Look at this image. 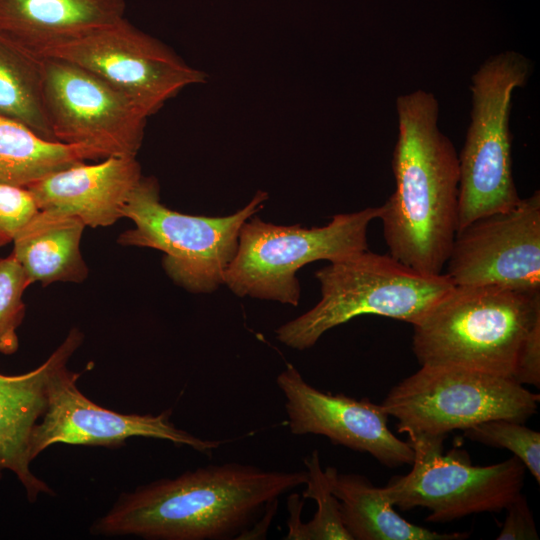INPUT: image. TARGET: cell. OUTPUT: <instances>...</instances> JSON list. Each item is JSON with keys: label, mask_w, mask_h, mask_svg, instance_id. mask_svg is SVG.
Returning <instances> with one entry per match:
<instances>
[{"label": "cell", "mask_w": 540, "mask_h": 540, "mask_svg": "<svg viewBox=\"0 0 540 540\" xmlns=\"http://www.w3.org/2000/svg\"><path fill=\"white\" fill-rule=\"evenodd\" d=\"M85 227L78 217L38 210L15 236L11 252L31 284L40 282L46 287L87 278L88 267L80 251Z\"/></svg>", "instance_id": "cell-18"}, {"label": "cell", "mask_w": 540, "mask_h": 540, "mask_svg": "<svg viewBox=\"0 0 540 540\" xmlns=\"http://www.w3.org/2000/svg\"><path fill=\"white\" fill-rule=\"evenodd\" d=\"M443 272L454 286L540 292V192L457 231Z\"/></svg>", "instance_id": "cell-12"}, {"label": "cell", "mask_w": 540, "mask_h": 540, "mask_svg": "<svg viewBox=\"0 0 540 540\" xmlns=\"http://www.w3.org/2000/svg\"><path fill=\"white\" fill-rule=\"evenodd\" d=\"M37 55L77 64L133 99L149 116L206 74L125 17Z\"/></svg>", "instance_id": "cell-11"}, {"label": "cell", "mask_w": 540, "mask_h": 540, "mask_svg": "<svg viewBox=\"0 0 540 540\" xmlns=\"http://www.w3.org/2000/svg\"><path fill=\"white\" fill-rule=\"evenodd\" d=\"M381 208L337 214L323 227L280 226L250 217L239 234L224 284L237 296L297 306V271L304 265L340 261L368 250L367 233Z\"/></svg>", "instance_id": "cell-6"}, {"label": "cell", "mask_w": 540, "mask_h": 540, "mask_svg": "<svg viewBox=\"0 0 540 540\" xmlns=\"http://www.w3.org/2000/svg\"><path fill=\"white\" fill-rule=\"evenodd\" d=\"M331 490L340 504L343 524L352 540H461L468 533H439L401 517L382 487L366 477L325 469Z\"/></svg>", "instance_id": "cell-19"}, {"label": "cell", "mask_w": 540, "mask_h": 540, "mask_svg": "<svg viewBox=\"0 0 540 540\" xmlns=\"http://www.w3.org/2000/svg\"><path fill=\"white\" fill-rule=\"evenodd\" d=\"M540 320V292L454 286L413 326L420 365L512 377L522 344Z\"/></svg>", "instance_id": "cell-3"}, {"label": "cell", "mask_w": 540, "mask_h": 540, "mask_svg": "<svg viewBox=\"0 0 540 540\" xmlns=\"http://www.w3.org/2000/svg\"><path fill=\"white\" fill-rule=\"evenodd\" d=\"M306 479V471L264 470L241 463L209 465L124 494L91 531L159 540L240 539L262 512L277 506L283 494Z\"/></svg>", "instance_id": "cell-1"}, {"label": "cell", "mask_w": 540, "mask_h": 540, "mask_svg": "<svg viewBox=\"0 0 540 540\" xmlns=\"http://www.w3.org/2000/svg\"><path fill=\"white\" fill-rule=\"evenodd\" d=\"M307 479L303 498H311L317 504V511L308 523L301 522L303 501L298 494L289 497L287 540H352L346 530L338 499L334 496L325 470H322L318 450L304 459Z\"/></svg>", "instance_id": "cell-22"}, {"label": "cell", "mask_w": 540, "mask_h": 540, "mask_svg": "<svg viewBox=\"0 0 540 540\" xmlns=\"http://www.w3.org/2000/svg\"><path fill=\"white\" fill-rule=\"evenodd\" d=\"M540 395L514 378L452 366L421 365L389 391L382 408L399 433L446 437L479 423L507 419L525 423Z\"/></svg>", "instance_id": "cell-8"}, {"label": "cell", "mask_w": 540, "mask_h": 540, "mask_svg": "<svg viewBox=\"0 0 540 540\" xmlns=\"http://www.w3.org/2000/svg\"><path fill=\"white\" fill-rule=\"evenodd\" d=\"M513 378L522 385L540 386V320L532 325L522 344Z\"/></svg>", "instance_id": "cell-27"}, {"label": "cell", "mask_w": 540, "mask_h": 540, "mask_svg": "<svg viewBox=\"0 0 540 540\" xmlns=\"http://www.w3.org/2000/svg\"><path fill=\"white\" fill-rule=\"evenodd\" d=\"M315 276L320 301L276 329V338L296 350L311 348L328 330L364 314L414 325L454 288L444 273L423 274L369 249L332 262Z\"/></svg>", "instance_id": "cell-4"}, {"label": "cell", "mask_w": 540, "mask_h": 540, "mask_svg": "<svg viewBox=\"0 0 540 540\" xmlns=\"http://www.w3.org/2000/svg\"><path fill=\"white\" fill-rule=\"evenodd\" d=\"M142 177L136 156H110L58 170L26 188L39 210L78 217L85 226L107 227L123 218V208Z\"/></svg>", "instance_id": "cell-15"}, {"label": "cell", "mask_w": 540, "mask_h": 540, "mask_svg": "<svg viewBox=\"0 0 540 540\" xmlns=\"http://www.w3.org/2000/svg\"><path fill=\"white\" fill-rule=\"evenodd\" d=\"M470 441L511 451L540 482V433L524 423L494 419L464 430Z\"/></svg>", "instance_id": "cell-23"}, {"label": "cell", "mask_w": 540, "mask_h": 540, "mask_svg": "<svg viewBox=\"0 0 540 540\" xmlns=\"http://www.w3.org/2000/svg\"><path fill=\"white\" fill-rule=\"evenodd\" d=\"M530 61L515 51L488 58L471 77V114L459 158L458 229L506 211L519 201L509 128L512 95L524 86Z\"/></svg>", "instance_id": "cell-5"}, {"label": "cell", "mask_w": 540, "mask_h": 540, "mask_svg": "<svg viewBox=\"0 0 540 540\" xmlns=\"http://www.w3.org/2000/svg\"><path fill=\"white\" fill-rule=\"evenodd\" d=\"M125 0H0V34L38 54L124 18Z\"/></svg>", "instance_id": "cell-17"}, {"label": "cell", "mask_w": 540, "mask_h": 540, "mask_svg": "<svg viewBox=\"0 0 540 540\" xmlns=\"http://www.w3.org/2000/svg\"><path fill=\"white\" fill-rule=\"evenodd\" d=\"M395 190L380 206L389 254L428 275L443 273L458 229L459 158L438 127L435 95L415 90L396 99Z\"/></svg>", "instance_id": "cell-2"}, {"label": "cell", "mask_w": 540, "mask_h": 540, "mask_svg": "<svg viewBox=\"0 0 540 540\" xmlns=\"http://www.w3.org/2000/svg\"><path fill=\"white\" fill-rule=\"evenodd\" d=\"M445 437L410 436L412 468L382 487L402 511L423 507L427 522L445 523L468 515L499 513L522 491L526 467L516 456L488 466L472 465L460 449L443 453Z\"/></svg>", "instance_id": "cell-9"}, {"label": "cell", "mask_w": 540, "mask_h": 540, "mask_svg": "<svg viewBox=\"0 0 540 540\" xmlns=\"http://www.w3.org/2000/svg\"><path fill=\"white\" fill-rule=\"evenodd\" d=\"M268 194L258 191L234 214L194 216L169 209L160 201L158 181L142 177L123 208L134 228L121 233L122 246L148 247L164 253L166 274L192 293H211L225 282L243 224L261 208Z\"/></svg>", "instance_id": "cell-7"}, {"label": "cell", "mask_w": 540, "mask_h": 540, "mask_svg": "<svg viewBox=\"0 0 540 540\" xmlns=\"http://www.w3.org/2000/svg\"><path fill=\"white\" fill-rule=\"evenodd\" d=\"M276 383L285 397L292 434L325 436L335 445L368 453L390 468L411 465L413 449L389 429V416L381 404L321 391L291 364L277 376Z\"/></svg>", "instance_id": "cell-14"}, {"label": "cell", "mask_w": 540, "mask_h": 540, "mask_svg": "<svg viewBox=\"0 0 540 540\" xmlns=\"http://www.w3.org/2000/svg\"><path fill=\"white\" fill-rule=\"evenodd\" d=\"M43 58L0 34V116L55 141L43 94Z\"/></svg>", "instance_id": "cell-21"}, {"label": "cell", "mask_w": 540, "mask_h": 540, "mask_svg": "<svg viewBox=\"0 0 540 540\" xmlns=\"http://www.w3.org/2000/svg\"><path fill=\"white\" fill-rule=\"evenodd\" d=\"M30 285L12 253L0 257V354H13L19 347L17 329L25 315L23 294Z\"/></svg>", "instance_id": "cell-24"}, {"label": "cell", "mask_w": 540, "mask_h": 540, "mask_svg": "<svg viewBox=\"0 0 540 540\" xmlns=\"http://www.w3.org/2000/svg\"><path fill=\"white\" fill-rule=\"evenodd\" d=\"M79 377L67 365L52 377L46 409L30 436L31 461L55 443L118 448L130 437H147L188 446L203 454H211L222 444L220 440L202 439L177 428L170 421L171 410L139 415L98 406L78 389Z\"/></svg>", "instance_id": "cell-13"}, {"label": "cell", "mask_w": 540, "mask_h": 540, "mask_svg": "<svg viewBox=\"0 0 540 540\" xmlns=\"http://www.w3.org/2000/svg\"><path fill=\"white\" fill-rule=\"evenodd\" d=\"M42 58L44 106L54 140L87 147L96 159L136 156L149 115L97 74Z\"/></svg>", "instance_id": "cell-10"}, {"label": "cell", "mask_w": 540, "mask_h": 540, "mask_svg": "<svg viewBox=\"0 0 540 540\" xmlns=\"http://www.w3.org/2000/svg\"><path fill=\"white\" fill-rule=\"evenodd\" d=\"M505 510L507 516L497 536L498 540L539 539L533 514L523 494L520 493Z\"/></svg>", "instance_id": "cell-26"}, {"label": "cell", "mask_w": 540, "mask_h": 540, "mask_svg": "<svg viewBox=\"0 0 540 540\" xmlns=\"http://www.w3.org/2000/svg\"><path fill=\"white\" fill-rule=\"evenodd\" d=\"M38 210L33 195L26 187L0 184V247L13 242Z\"/></svg>", "instance_id": "cell-25"}, {"label": "cell", "mask_w": 540, "mask_h": 540, "mask_svg": "<svg viewBox=\"0 0 540 540\" xmlns=\"http://www.w3.org/2000/svg\"><path fill=\"white\" fill-rule=\"evenodd\" d=\"M96 159L81 145L47 140L0 116V184L27 187L58 170Z\"/></svg>", "instance_id": "cell-20"}, {"label": "cell", "mask_w": 540, "mask_h": 540, "mask_svg": "<svg viewBox=\"0 0 540 540\" xmlns=\"http://www.w3.org/2000/svg\"><path fill=\"white\" fill-rule=\"evenodd\" d=\"M70 357L67 348L58 346L44 363L27 373H0V473L13 472L30 501L40 493L52 492L31 472L28 447L32 430L46 409L50 381Z\"/></svg>", "instance_id": "cell-16"}]
</instances>
